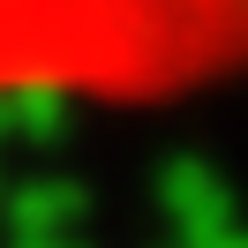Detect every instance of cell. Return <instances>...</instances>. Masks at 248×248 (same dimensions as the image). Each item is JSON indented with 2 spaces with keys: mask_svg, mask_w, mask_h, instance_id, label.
Instances as JSON below:
<instances>
[{
  "mask_svg": "<svg viewBox=\"0 0 248 248\" xmlns=\"http://www.w3.org/2000/svg\"><path fill=\"white\" fill-rule=\"evenodd\" d=\"M248 68V0H0V91L173 98Z\"/></svg>",
  "mask_w": 248,
  "mask_h": 248,
  "instance_id": "cell-1",
  "label": "cell"
}]
</instances>
